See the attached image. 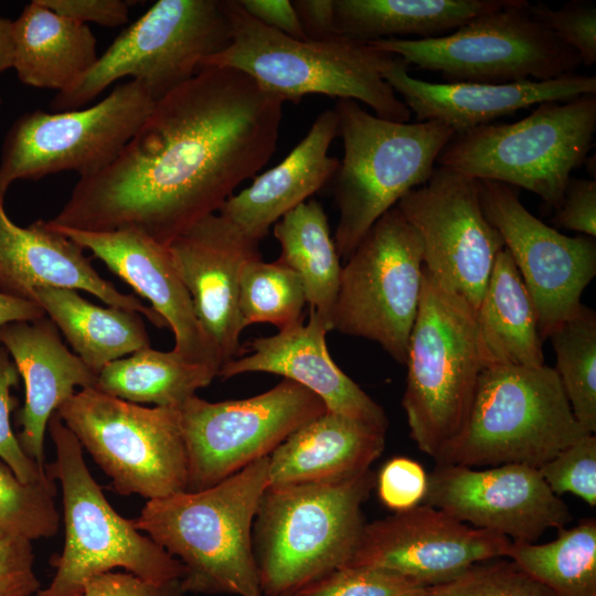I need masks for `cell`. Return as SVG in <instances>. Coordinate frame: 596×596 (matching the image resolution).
I'll return each mask as SVG.
<instances>
[{"label": "cell", "mask_w": 596, "mask_h": 596, "mask_svg": "<svg viewBox=\"0 0 596 596\" xmlns=\"http://www.w3.org/2000/svg\"><path fill=\"white\" fill-rule=\"evenodd\" d=\"M258 245L219 213L200 220L169 245L196 318L223 364L241 353L240 280L245 265L260 257Z\"/></svg>", "instance_id": "20"}, {"label": "cell", "mask_w": 596, "mask_h": 596, "mask_svg": "<svg viewBox=\"0 0 596 596\" xmlns=\"http://www.w3.org/2000/svg\"><path fill=\"white\" fill-rule=\"evenodd\" d=\"M427 588L392 571L348 564L296 590L292 596H422Z\"/></svg>", "instance_id": "39"}, {"label": "cell", "mask_w": 596, "mask_h": 596, "mask_svg": "<svg viewBox=\"0 0 596 596\" xmlns=\"http://www.w3.org/2000/svg\"><path fill=\"white\" fill-rule=\"evenodd\" d=\"M507 556L553 596H596V520L582 519L535 544L512 542Z\"/></svg>", "instance_id": "34"}, {"label": "cell", "mask_w": 596, "mask_h": 596, "mask_svg": "<svg viewBox=\"0 0 596 596\" xmlns=\"http://www.w3.org/2000/svg\"><path fill=\"white\" fill-rule=\"evenodd\" d=\"M284 103L237 70L200 68L155 103L111 164L78 180L49 222L132 228L169 246L272 159Z\"/></svg>", "instance_id": "1"}, {"label": "cell", "mask_w": 596, "mask_h": 596, "mask_svg": "<svg viewBox=\"0 0 596 596\" xmlns=\"http://www.w3.org/2000/svg\"><path fill=\"white\" fill-rule=\"evenodd\" d=\"M46 429L56 455L46 470L61 483L65 539L53 561L56 572L50 586L35 596H82L89 578L115 567L149 581L182 579L181 562L109 504L85 464L78 439L57 412Z\"/></svg>", "instance_id": "8"}, {"label": "cell", "mask_w": 596, "mask_h": 596, "mask_svg": "<svg viewBox=\"0 0 596 596\" xmlns=\"http://www.w3.org/2000/svg\"><path fill=\"white\" fill-rule=\"evenodd\" d=\"M333 109L343 142L332 180L339 211L333 240L339 256L348 259L384 213L430 179L438 155L455 132L436 120H385L353 99H338Z\"/></svg>", "instance_id": "6"}, {"label": "cell", "mask_w": 596, "mask_h": 596, "mask_svg": "<svg viewBox=\"0 0 596 596\" xmlns=\"http://www.w3.org/2000/svg\"><path fill=\"white\" fill-rule=\"evenodd\" d=\"M13 63L23 84L63 92L85 75L98 58L88 24L65 18L38 0L12 21Z\"/></svg>", "instance_id": "28"}, {"label": "cell", "mask_w": 596, "mask_h": 596, "mask_svg": "<svg viewBox=\"0 0 596 596\" xmlns=\"http://www.w3.org/2000/svg\"><path fill=\"white\" fill-rule=\"evenodd\" d=\"M19 376L10 353L0 344V459L24 483L49 482L54 479L24 453L11 427L10 413L18 405V400L10 390L19 384Z\"/></svg>", "instance_id": "42"}, {"label": "cell", "mask_w": 596, "mask_h": 596, "mask_svg": "<svg viewBox=\"0 0 596 596\" xmlns=\"http://www.w3.org/2000/svg\"><path fill=\"white\" fill-rule=\"evenodd\" d=\"M268 459L206 489L148 500L132 520L184 566L185 593L263 596L252 535L268 487Z\"/></svg>", "instance_id": "2"}, {"label": "cell", "mask_w": 596, "mask_h": 596, "mask_svg": "<svg viewBox=\"0 0 596 596\" xmlns=\"http://www.w3.org/2000/svg\"><path fill=\"white\" fill-rule=\"evenodd\" d=\"M557 496L574 494L590 507L596 504V437L588 434L561 450L538 468Z\"/></svg>", "instance_id": "40"}, {"label": "cell", "mask_w": 596, "mask_h": 596, "mask_svg": "<svg viewBox=\"0 0 596 596\" xmlns=\"http://www.w3.org/2000/svg\"><path fill=\"white\" fill-rule=\"evenodd\" d=\"M322 318L309 308L307 323L299 322L270 337L251 341V353L224 363L220 377L266 372L294 381L319 396L327 411L350 416L385 432L387 416L330 356Z\"/></svg>", "instance_id": "24"}, {"label": "cell", "mask_w": 596, "mask_h": 596, "mask_svg": "<svg viewBox=\"0 0 596 596\" xmlns=\"http://www.w3.org/2000/svg\"><path fill=\"white\" fill-rule=\"evenodd\" d=\"M43 317L45 312L38 302L0 292V326L13 321H33Z\"/></svg>", "instance_id": "50"}, {"label": "cell", "mask_w": 596, "mask_h": 596, "mask_svg": "<svg viewBox=\"0 0 596 596\" xmlns=\"http://www.w3.org/2000/svg\"><path fill=\"white\" fill-rule=\"evenodd\" d=\"M596 131V94L547 102L512 124L455 134L437 166L476 180L533 192L557 210L574 169L584 163Z\"/></svg>", "instance_id": "7"}, {"label": "cell", "mask_w": 596, "mask_h": 596, "mask_svg": "<svg viewBox=\"0 0 596 596\" xmlns=\"http://www.w3.org/2000/svg\"><path fill=\"white\" fill-rule=\"evenodd\" d=\"M47 223L91 251L150 302L173 332V352L219 375L223 364L220 353L196 318L191 297L172 263L169 246L132 228L97 232Z\"/></svg>", "instance_id": "21"}, {"label": "cell", "mask_w": 596, "mask_h": 596, "mask_svg": "<svg viewBox=\"0 0 596 596\" xmlns=\"http://www.w3.org/2000/svg\"><path fill=\"white\" fill-rule=\"evenodd\" d=\"M181 579L156 582L132 573L106 572L93 576L82 596H183Z\"/></svg>", "instance_id": "46"}, {"label": "cell", "mask_w": 596, "mask_h": 596, "mask_svg": "<svg viewBox=\"0 0 596 596\" xmlns=\"http://www.w3.org/2000/svg\"><path fill=\"white\" fill-rule=\"evenodd\" d=\"M487 220L498 230L534 305L541 339L583 306L596 275L595 237L566 236L530 213L510 185L478 180Z\"/></svg>", "instance_id": "17"}, {"label": "cell", "mask_w": 596, "mask_h": 596, "mask_svg": "<svg viewBox=\"0 0 596 596\" xmlns=\"http://www.w3.org/2000/svg\"><path fill=\"white\" fill-rule=\"evenodd\" d=\"M528 10L560 41L573 49L579 55L582 64H595L596 8L592 1L572 0L557 10L544 3H530Z\"/></svg>", "instance_id": "41"}, {"label": "cell", "mask_w": 596, "mask_h": 596, "mask_svg": "<svg viewBox=\"0 0 596 596\" xmlns=\"http://www.w3.org/2000/svg\"><path fill=\"white\" fill-rule=\"evenodd\" d=\"M529 4L518 0L443 36L369 43L448 83L547 81L575 73L579 55L533 18Z\"/></svg>", "instance_id": "12"}, {"label": "cell", "mask_w": 596, "mask_h": 596, "mask_svg": "<svg viewBox=\"0 0 596 596\" xmlns=\"http://www.w3.org/2000/svg\"><path fill=\"white\" fill-rule=\"evenodd\" d=\"M476 317L486 366L544 364L536 311L505 247L496 257Z\"/></svg>", "instance_id": "30"}, {"label": "cell", "mask_w": 596, "mask_h": 596, "mask_svg": "<svg viewBox=\"0 0 596 596\" xmlns=\"http://www.w3.org/2000/svg\"><path fill=\"white\" fill-rule=\"evenodd\" d=\"M32 300L63 332L75 354L96 374L109 362L150 347L141 315L94 305L75 289L39 287Z\"/></svg>", "instance_id": "31"}, {"label": "cell", "mask_w": 596, "mask_h": 596, "mask_svg": "<svg viewBox=\"0 0 596 596\" xmlns=\"http://www.w3.org/2000/svg\"><path fill=\"white\" fill-rule=\"evenodd\" d=\"M12 21L0 17V74L12 67Z\"/></svg>", "instance_id": "51"}, {"label": "cell", "mask_w": 596, "mask_h": 596, "mask_svg": "<svg viewBox=\"0 0 596 596\" xmlns=\"http://www.w3.org/2000/svg\"><path fill=\"white\" fill-rule=\"evenodd\" d=\"M510 544L504 535L422 503L366 523L350 564L385 568L429 588L476 563L507 556Z\"/></svg>", "instance_id": "19"}, {"label": "cell", "mask_w": 596, "mask_h": 596, "mask_svg": "<svg viewBox=\"0 0 596 596\" xmlns=\"http://www.w3.org/2000/svg\"><path fill=\"white\" fill-rule=\"evenodd\" d=\"M417 231L424 267L477 311L504 242L483 214L478 180L436 166L396 204Z\"/></svg>", "instance_id": "16"}, {"label": "cell", "mask_w": 596, "mask_h": 596, "mask_svg": "<svg viewBox=\"0 0 596 596\" xmlns=\"http://www.w3.org/2000/svg\"><path fill=\"white\" fill-rule=\"evenodd\" d=\"M42 6L68 18L87 24L119 26L128 21L129 3L124 0H38Z\"/></svg>", "instance_id": "47"}, {"label": "cell", "mask_w": 596, "mask_h": 596, "mask_svg": "<svg viewBox=\"0 0 596 596\" xmlns=\"http://www.w3.org/2000/svg\"><path fill=\"white\" fill-rule=\"evenodd\" d=\"M231 25L223 0H159L126 28L67 89L53 111L79 109L116 81H140L156 102L192 78L203 60L223 51Z\"/></svg>", "instance_id": "10"}, {"label": "cell", "mask_w": 596, "mask_h": 596, "mask_svg": "<svg viewBox=\"0 0 596 596\" xmlns=\"http://www.w3.org/2000/svg\"><path fill=\"white\" fill-rule=\"evenodd\" d=\"M2 344L24 381V405L17 414V438L24 453L43 466L50 417L75 392L95 387L97 374L63 343L56 326L43 317L0 326Z\"/></svg>", "instance_id": "25"}, {"label": "cell", "mask_w": 596, "mask_h": 596, "mask_svg": "<svg viewBox=\"0 0 596 596\" xmlns=\"http://www.w3.org/2000/svg\"><path fill=\"white\" fill-rule=\"evenodd\" d=\"M1 103H2V99H1V96H0V106H1Z\"/></svg>", "instance_id": "53"}, {"label": "cell", "mask_w": 596, "mask_h": 596, "mask_svg": "<svg viewBox=\"0 0 596 596\" xmlns=\"http://www.w3.org/2000/svg\"><path fill=\"white\" fill-rule=\"evenodd\" d=\"M385 435L369 423L327 411L289 435L268 456V487L355 477L381 456Z\"/></svg>", "instance_id": "27"}, {"label": "cell", "mask_w": 596, "mask_h": 596, "mask_svg": "<svg viewBox=\"0 0 596 596\" xmlns=\"http://www.w3.org/2000/svg\"><path fill=\"white\" fill-rule=\"evenodd\" d=\"M405 364L402 406L411 437L437 465L448 464L466 427L486 361L476 311L425 267Z\"/></svg>", "instance_id": "4"}, {"label": "cell", "mask_w": 596, "mask_h": 596, "mask_svg": "<svg viewBox=\"0 0 596 596\" xmlns=\"http://www.w3.org/2000/svg\"><path fill=\"white\" fill-rule=\"evenodd\" d=\"M7 190L0 184V292L32 300L39 287L79 289L107 306L136 311L158 328L167 327L150 306L104 279L85 256V249L47 221L36 220L25 227L13 223L4 209Z\"/></svg>", "instance_id": "23"}, {"label": "cell", "mask_w": 596, "mask_h": 596, "mask_svg": "<svg viewBox=\"0 0 596 596\" xmlns=\"http://www.w3.org/2000/svg\"><path fill=\"white\" fill-rule=\"evenodd\" d=\"M423 268L421 236L394 206L371 226L342 266L330 329L374 341L405 364Z\"/></svg>", "instance_id": "13"}, {"label": "cell", "mask_w": 596, "mask_h": 596, "mask_svg": "<svg viewBox=\"0 0 596 596\" xmlns=\"http://www.w3.org/2000/svg\"><path fill=\"white\" fill-rule=\"evenodd\" d=\"M178 409L190 492L269 456L289 435L327 412L319 396L288 379L244 400L209 402L193 395Z\"/></svg>", "instance_id": "15"}, {"label": "cell", "mask_w": 596, "mask_h": 596, "mask_svg": "<svg viewBox=\"0 0 596 596\" xmlns=\"http://www.w3.org/2000/svg\"><path fill=\"white\" fill-rule=\"evenodd\" d=\"M155 103L140 81L130 79L91 107L24 113L4 137L0 184L9 188L63 171L79 179L97 174L116 160Z\"/></svg>", "instance_id": "14"}, {"label": "cell", "mask_w": 596, "mask_h": 596, "mask_svg": "<svg viewBox=\"0 0 596 596\" xmlns=\"http://www.w3.org/2000/svg\"><path fill=\"white\" fill-rule=\"evenodd\" d=\"M305 290L298 275L278 259L249 260L241 276L238 309L242 324L270 323L284 330L302 322Z\"/></svg>", "instance_id": "36"}, {"label": "cell", "mask_w": 596, "mask_h": 596, "mask_svg": "<svg viewBox=\"0 0 596 596\" xmlns=\"http://www.w3.org/2000/svg\"><path fill=\"white\" fill-rule=\"evenodd\" d=\"M422 596H553L512 560H488L456 578L429 587Z\"/></svg>", "instance_id": "38"}, {"label": "cell", "mask_w": 596, "mask_h": 596, "mask_svg": "<svg viewBox=\"0 0 596 596\" xmlns=\"http://www.w3.org/2000/svg\"><path fill=\"white\" fill-rule=\"evenodd\" d=\"M422 503L512 542L534 543L546 530H560L572 519L539 469L522 464L483 469L437 465L427 475Z\"/></svg>", "instance_id": "18"}, {"label": "cell", "mask_w": 596, "mask_h": 596, "mask_svg": "<svg viewBox=\"0 0 596 596\" xmlns=\"http://www.w3.org/2000/svg\"><path fill=\"white\" fill-rule=\"evenodd\" d=\"M308 40H326L340 35L336 29L334 0L291 1Z\"/></svg>", "instance_id": "49"}, {"label": "cell", "mask_w": 596, "mask_h": 596, "mask_svg": "<svg viewBox=\"0 0 596 596\" xmlns=\"http://www.w3.org/2000/svg\"><path fill=\"white\" fill-rule=\"evenodd\" d=\"M408 64L394 56L382 76L400 94L417 121L436 120L461 134L520 109L596 94V77L567 74L547 81L432 83L408 74Z\"/></svg>", "instance_id": "22"}, {"label": "cell", "mask_w": 596, "mask_h": 596, "mask_svg": "<svg viewBox=\"0 0 596 596\" xmlns=\"http://www.w3.org/2000/svg\"><path fill=\"white\" fill-rule=\"evenodd\" d=\"M30 540L0 538V596H31L40 590Z\"/></svg>", "instance_id": "44"}, {"label": "cell", "mask_w": 596, "mask_h": 596, "mask_svg": "<svg viewBox=\"0 0 596 596\" xmlns=\"http://www.w3.org/2000/svg\"><path fill=\"white\" fill-rule=\"evenodd\" d=\"M552 224L586 236H596L595 179L570 178Z\"/></svg>", "instance_id": "45"}, {"label": "cell", "mask_w": 596, "mask_h": 596, "mask_svg": "<svg viewBox=\"0 0 596 596\" xmlns=\"http://www.w3.org/2000/svg\"><path fill=\"white\" fill-rule=\"evenodd\" d=\"M338 136L336 110H323L281 162L233 194L217 213L260 242L273 224L333 180L340 161L328 151Z\"/></svg>", "instance_id": "26"}, {"label": "cell", "mask_w": 596, "mask_h": 596, "mask_svg": "<svg viewBox=\"0 0 596 596\" xmlns=\"http://www.w3.org/2000/svg\"><path fill=\"white\" fill-rule=\"evenodd\" d=\"M588 434L574 417L554 368L487 365L448 464L540 468Z\"/></svg>", "instance_id": "9"}, {"label": "cell", "mask_w": 596, "mask_h": 596, "mask_svg": "<svg viewBox=\"0 0 596 596\" xmlns=\"http://www.w3.org/2000/svg\"><path fill=\"white\" fill-rule=\"evenodd\" d=\"M377 493L389 509L400 512L422 503L427 489L423 466L407 457L390 459L376 476Z\"/></svg>", "instance_id": "43"}, {"label": "cell", "mask_w": 596, "mask_h": 596, "mask_svg": "<svg viewBox=\"0 0 596 596\" xmlns=\"http://www.w3.org/2000/svg\"><path fill=\"white\" fill-rule=\"evenodd\" d=\"M223 7L231 41L203 60L200 68L237 70L284 102L297 104L306 95L321 94L362 102L385 120L406 123L411 118L407 106L382 76L394 55L342 35L320 41L295 39L255 20L237 0H223Z\"/></svg>", "instance_id": "3"}, {"label": "cell", "mask_w": 596, "mask_h": 596, "mask_svg": "<svg viewBox=\"0 0 596 596\" xmlns=\"http://www.w3.org/2000/svg\"><path fill=\"white\" fill-rule=\"evenodd\" d=\"M241 7L264 25L299 40L306 35L289 0H237Z\"/></svg>", "instance_id": "48"}, {"label": "cell", "mask_w": 596, "mask_h": 596, "mask_svg": "<svg viewBox=\"0 0 596 596\" xmlns=\"http://www.w3.org/2000/svg\"><path fill=\"white\" fill-rule=\"evenodd\" d=\"M217 374L183 360L175 352L143 348L106 364L95 387L107 395L136 404L179 408Z\"/></svg>", "instance_id": "33"}, {"label": "cell", "mask_w": 596, "mask_h": 596, "mask_svg": "<svg viewBox=\"0 0 596 596\" xmlns=\"http://www.w3.org/2000/svg\"><path fill=\"white\" fill-rule=\"evenodd\" d=\"M273 233L280 245L278 260L298 275L309 308L331 331L342 267L322 205L315 199L300 203L275 223Z\"/></svg>", "instance_id": "32"}, {"label": "cell", "mask_w": 596, "mask_h": 596, "mask_svg": "<svg viewBox=\"0 0 596 596\" xmlns=\"http://www.w3.org/2000/svg\"><path fill=\"white\" fill-rule=\"evenodd\" d=\"M281 596H292L291 594H286V595H281Z\"/></svg>", "instance_id": "52"}, {"label": "cell", "mask_w": 596, "mask_h": 596, "mask_svg": "<svg viewBox=\"0 0 596 596\" xmlns=\"http://www.w3.org/2000/svg\"><path fill=\"white\" fill-rule=\"evenodd\" d=\"M56 412L119 494L152 500L187 490L178 408L146 407L91 387L75 392Z\"/></svg>", "instance_id": "11"}, {"label": "cell", "mask_w": 596, "mask_h": 596, "mask_svg": "<svg viewBox=\"0 0 596 596\" xmlns=\"http://www.w3.org/2000/svg\"><path fill=\"white\" fill-rule=\"evenodd\" d=\"M518 0H334L338 34L360 42L443 36Z\"/></svg>", "instance_id": "29"}, {"label": "cell", "mask_w": 596, "mask_h": 596, "mask_svg": "<svg viewBox=\"0 0 596 596\" xmlns=\"http://www.w3.org/2000/svg\"><path fill=\"white\" fill-rule=\"evenodd\" d=\"M375 482L369 469L338 482L267 487L252 535L262 595L294 594L350 564Z\"/></svg>", "instance_id": "5"}, {"label": "cell", "mask_w": 596, "mask_h": 596, "mask_svg": "<svg viewBox=\"0 0 596 596\" xmlns=\"http://www.w3.org/2000/svg\"><path fill=\"white\" fill-rule=\"evenodd\" d=\"M562 387L578 424L596 432V315L586 306L549 336Z\"/></svg>", "instance_id": "35"}, {"label": "cell", "mask_w": 596, "mask_h": 596, "mask_svg": "<svg viewBox=\"0 0 596 596\" xmlns=\"http://www.w3.org/2000/svg\"><path fill=\"white\" fill-rule=\"evenodd\" d=\"M55 492L54 480L24 483L0 459V538L53 536L60 525Z\"/></svg>", "instance_id": "37"}]
</instances>
